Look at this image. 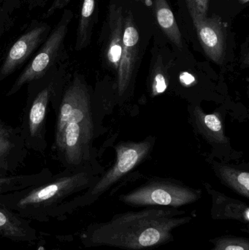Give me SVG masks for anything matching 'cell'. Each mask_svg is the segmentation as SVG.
I'll return each instance as SVG.
<instances>
[{
    "mask_svg": "<svg viewBox=\"0 0 249 250\" xmlns=\"http://www.w3.org/2000/svg\"><path fill=\"white\" fill-rule=\"evenodd\" d=\"M192 220V216L179 208L147 207L92 223L82 233L80 239L86 248L152 250L174 242V230Z\"/></svg>",
    "mask_w": 249,
    "mask_h": 250,
    "instance_id": "6da1fadb",
    "label": "cell"
},
{
    "mask_svg": "<svg viewBox=\"0 0 249 250\" xmlns=\"http://www.w3.org/2000/svg\"><path fill=\"white\" fill-rule=\"evenodd\" d=\"M54 148L65 168L88 165L95 125L89 86L83 76L70 73L57 112Z\"/></svg>",
    "mask_w": 249,
    "mask_h": 250,
    "instance_id": "7a4b0ae2",
    "label": "cell"
},
{
    "mask_svg": "<svg viewBox=\"0 0 249 250\" xmlns=\"http://www.w3.org/2000/svg\"><path fill=\"white\" fill-rule=\"evenodd\" d=\"M96 181L88 165L65 168L39 185L0 195V204L23 217L43 219Z\"/></svg>",
    "mask_w": 249,
    "mask_h": 250,
    "instance_id": "3957f363",
    "label": "cell"
},
{
    "mask_svg": "<svg viewBox=\"0 0 249 250\" xmlns=\"http://www.w3.org/2000/svg\"><path fill=\"white\" fill-rule=\"evenodd\" d=\"M69 60L50 70L43 77L28 83L27 98L20 125L28 150L43 153L48 146L46 122L50 104L57 112L66 82L70 75Z\"/></svg>",
    "mask_w": 249,
    "mask_h": 250,
    "instance_id": "277c9868",
    "label": "cell"
},
{
    "mask_svg": "<svg viewBox=\"0 0 249 250\" xmlns=\"http://www.w3.org/2000/svg\"><path fill=\"white\" fill-rule=\"evenodd\" d=\"M73 13L66 9L57 24L52 28L45 42L25 66L6 95L13 96L25 85L43 77L50 70L69 60L65 41Z\"/></svg>",
    "mask_w": 249,
    "mask_h": 250,
    "instance_id": "5b68a950",
    "label": "cell"
},
{
    "mask_svg": "<svg viewBox=\"0 0 249 250\" xmlns=\"http://www.w3.org/2000/svg\"><path fill=\"white\" fill-rule=\"evenodd\" d=\"M149 142L123 144L116 147L117 159L114 167H111L101 179H98L86 192L77 195L56 210L52 217H61L73 212L81 207L95 203L115 182L134 168L149 153Z\"/></svg>",
    "mask_w": 249,
    "mask_h": 250,
    "instance_id": "8992f818",
    "label": "cell"
},
{
    "mask_svg": "<svg viewBox=\"0 0 249 250\" xmlns=\"http://www.w3.org/2000/svg\"><path fill=\"white\" fill-rule=\"evenodd\" d=\"M201 191L172 182H151L121 195L120 201L133 207L179 208L201 198Z\"/></svg>",
    "mask_w": 249,
    "mask_h": 250,
    "instance_id": "52a82bcc",
    "label": "cell"
},
{
    "mask_svg": "<svg viewBox=\"0 0 249 250\" xmlns=\"http://www.w3.org/2000/svg\"><path fill=\"white\" fill-rule=\"evenodd\" d=\"M52 27L46 22L33 21L25 32L6 51L0 65V83L19 70L38 51Z\"/></svg>",
    "mask_w": 249,
    "mask_h": 250,
    "instance_id": "ba28073f",
    "label": "cell"
},
{
    "mask_svg": "<svg viewBox=\"0 0 249 250\" xmlns=\"http://www.w3.org/2000/svg\"><path fill=\"white\" fill-rule=\"evenodd\" d=\"M27 154L20 126L14 127L0 120V176L13 174Z\"/></svg>",
    "mask_w": 249,
    "mask_h": 250,
    "instance_id": "9c48e42d",
    "label": "cell"
},
{
    "mask_svg": "<svg viewBox=\"0 0 249 250\" xmlns=\"http://www.w3.org/2000/svg\"><path fill=\"white\" fill-rule=\"evenodd\" d=\"M140 35L131 11L124 15L122 52L118 64V93L122 96L128 87L139 51Z\"/></svg>",
    "mask_w": 249,
    "mask_h": 250,
    "instance_id": "30bf717a",
    "label": "cell"
},
{
    "mask_svg": "<svg viewBox=\"0 0 249 250\" xmlns=\"http://www.w3.org/2000/svg\"><path fill=\"white\" fill-rule=\"evenodd\" d=\"M197 37L206 55L222 64L226 49V35L221 19L217 16L192 19Z\"/></svg>",
    "mask_w": 249,
    "mask_h": 250,
    "instance_id": "8fae6325",
    "label": "cell"
},
{
    "mask_svg": "<svg viewBox=\"0 0 249 250\" xmlns=\"http://www.w3.org/2000/svg\"><path fill=\"white\" fill-rule=\"evenodd\" d=\"M212 198L211 217L216 221L233 220L249 225V207L246 203L227 196L210 187H206Z\"/></svg>",
    "mask_w": 249,
    "mask_h": 250,
    "instance_id": "7c38bea8",
    "label": "cell"
},
{
    "mask_svg": "<svg viewBox=\"0 0 249 250\" xmlns=\"http://www.w3.org/2000/svg\"><path fill=\"white\" fill-rule=\"evenodd\" d=\"M109 42L107 57L108 61L118 67L122 52L123 29H124V13L122 7L111 5L108 16Z\"/></svg>",
    "mask_w": 249,
    "mask_h": 250,
    "instance_id": "4fadbf2b",
    "label": "cell"
},
{
    "mask_svg": "<svg viewBox=\"0 0 249 250\" xmlns=\"http://www.w3.org/2000/svg\"><path fill=\"white\" fill-rule=\"evenodd\" d=\"M0 235L12 240H35V231L11 210L0 204Z\"/></svg>",
    "mask_w": 249,
    "mask_h": 250,
    "instance_id": "5bb4252c",
    "label": "cell"
},
{
    "mask_svg": "<svg viewBox=\"0 0 249 250\" xmlns=\"http://www.w3.org/2000/svg\"><path fill=\"white\" fill-rule=\"evenodd\" d=\"M53 173L48 167L31 174H11L0 176V195L17 192L35 186L46 181Z\"/></svg>",
    "mask_w": 249,
    "mask_h": 250,
    "instance_id": "9a60e30c",
    "label": "cell"
},
{
    "mask_svg": "<svg viewBox=\"0 0 249 250\" xmlns=\"http://www.w3.org/2000/svg\"><path fill=\"white\" fill-rule=\"evenodd\" d=\"M96 0H83L76 33V51H81L90 43L96 19Z\"/></svg>",
    "mask_w": 249,
    "mask_h": 250,
    "instance_id": "2e32d148",
    "label": "cell"
},
{
    "mask_svg": "<svg viewBox=\"0 0 249 250\" xmlns=\"http://www.w3.org/2000/svg\"><path fill=\"white\" fill-rule=\"evenodd\" d=\"M156 21L171 42L178 48L182 47V37L175 16L167 0H153Z\"/></svg>",
    "mask_w": 249,
    "mask_h": 250,
    "instance_id": "e0dca14e",
    "label": "cell"
},
{
    "mask_svg": "<svg viewBox=\"0 0 249 250\" xmlns=\"http://www.w3.org/2000/svg\"><path fill=\"white\" fill-rule=\"evenodd\" d=\"M219 176L222 182L246 198H249V173L247 171H240L228 166L219 167Z\"/></svg>",
    "mask_w": 249,
    "mask_h": 250,
    "instance_id": "ac0fdd59",
    "label": "cell"
},
{
    "mask_svg": "<svg viewBox=\"0 0 249 250\" xmlns=\"http://www.w3.org/2000/svg\"><path fill=\"white\" fill-rule=\"evenodd\" d=\"M213 245L211 250H249V239L244 236L223 235L209 239Z\"/></svg>",
    "mask_w": 249,
    "mask_h": 250,
    "instance_id": "d6986e66",
    "label": "cell"
},
{
    "mask_svg": "<svg viewBox=\"0 0 249 250\" xmlns=\"http://www.w3.org/2000/svg\"><path fill=\"white\" fill-rule=\"evenodd\" d=\"M48 0H3L2 10L11 14L16 10L26 7L29 10L45 7Z\"/></svg>",
    "mask_w": 249,
    "mask_h": 250,
    "instance_id": "ffe728a7",
    "label": "cell"
},
{
    "mask_svg": "<svg viewBox=\"0 0 249 250\" xmlns=\"http://www.w3.org/2000/svg\"><path fill=\"white\" fill-rule=\"evenodd\" d=\"M202 122L205 125L206 129H209L213 134H216L219 137V139L223 138L224 135L223 127H222V122L216 114H201Z\"/></svg>",
    "mask_w": 249,
    "mask_h": 250,
    "instance_id": "44dd1931",
    "label": "cell"
},
{
    "mask_svg": "<svg viewBox=\"0 0 249 250\" xmlns=\"http://www.w3.org/2000/svg\"><path fill=\"white\" fill-rule=\"evenodd\" d=\"M193 6V13H192V19L196 18H206L209 10V0H192Z\"/></svg>",
    "mask_w": 249,
    "mask_h": 250,
    "instance_id": "7402d4cb",
    "label": "cell"
},
{
    "mask_svg": "<svg viewBox=\"0 0 249 250\" xmlns=\"http://www.w3.org/2000/svg\"><path fill=\"white\" fill-rule=\"evenodd\" d=\"M71 1L72 0H54L52 4L46 10V13L44 14V18H49L58 10H62L67 7Z\"/></svg>",
    "mask_w": 249,
    "mask_h": 250,
    "instance_id": "603a6c76",
    "label": "cell"
},
{
    "mask_svg": "<svg viewBox=\"0 0 249 250\" xmlns=\"http://www.w3.org/2000/svg\"><path fill=\"white\" fill-rule=\"evenodd\" d=\"M13 21L10 18V14L3 10H0V38L10 29Z\"/></svg>",
    "mask_w": 249,
    "mask_h": 250,
    "instance_id": "cb8c5ba5",
    "label": "cell"
},
{
    "mask_svg": "<svg viewBox=\"0 0 249 250\" xmlns=\"http://www.w3.org/2000/svg\"><path fill=\"white\" fill-rule=\"evenodd\" d=\"M167 89L166 81L165 76L162 73H158L154 78V85H153V92L156 95L163 93Z\"/></svg>",
    "mask_w": 249,
    "mask_h": 250,
    "instance_id": "d4e9b609",
    "label": "cell"
},
{
    "mask_svg": "<svg viewBox=\"0 0 249 250\" xmlns=\"http://www.w3.org/2000/svg\"><path fill=\"white\" fill-rule=\"evenodd\" d=\"M180 81L183 84L186 85V86H190L195 82V79L192 75L190 74L188 72H184L180 75Z\"/></svg>",
    "mask_w": 249,
    "mask_h": 250,
    "instance_id": "484cf974",
    "label": "cell"
},
{
    "mask_svg": "<svg viewBox=\"0 0 249 250\" xmlns=\"http://www.w3.org/2000/svg\"><path fill=\"white\" fill-rule=\"evenodd\" d=\"M186 2H187V7H188L189 11H190V14L193 13V6L192 2V0H185Z\"/></svg>",
    "mask_w": 249,
    "mask_h": 250,
    "instance_id": "4316f807",
    "label": "cell"
},
{
    "mask_svg": "<svg viewBox=\"0 0 249 250\" xmlns=\"http://www.w3.org/2000/svg\"><path fill=\"white\" fill-rule=\"evenodd\" d=\"M240 1H241L242 4H247V3H248L249 0H239Z\"/></svg>",
    "mask_w": 249,
    "mask_h": 250,
    "instance_id": "83f0119b",
    "label": "cell"
},
{
    "mask_svg": "<svg viewBox=\"0 0 249 250\" xmlns=\"http://www.w3.org/2000/svg\"><path fill=\"white\" fill-rule=\"evenodd\" d=\"M3 0H0V10H2Z\"/></svg>",
    "mask_w": 249,
    "mask_h": 250,
    "instance_id": "f1b7e54d",
    "label": "cell"
},
{
    "mask_svg": "<svg viewBox=\"0 0 249 250\" xmlns=\"http://www.w3.org/2000/svg\"><path fill=\"white\" fill-rule=\"evenodd\" d=\"M0 51H1V47H0Z\"/></svg>",
    "mask_w": 249,
    "mask_h": 250,
    "instance_id": "f546056e",
    "label": "cell"
}]
</instances>
